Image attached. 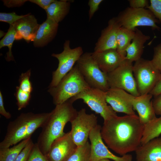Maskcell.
Returning a JSON list of instances; mask_svg holds the SVG:
<instances>
[{"instance_id": "8d00e7d4", "label": "cell", "mask_w": 161, "mask_h": 161, "mask_svg": "<svg viewBox=\"0 0 161 161\" xmlns=\"http://www.w3.org/2000/svg\"><path fill=\"white\" fill-rule=\"evenodd\" d=\"M154 97L152 102L154 112L156 115L161 116V94Z\"/></svg>"}, {"instance_id": "8fae6325", "label": "cell", "mask_w": 161, "mask_h": 161, "mask_svg": "<svg viewBox=\"0 0 161 161\" xmlns=\"http://www.w3.org/2000/svg\"><path fill=\"white\" fill-rule=\"evenodd\" d=\"M70 123L71 137L77 147H79L88 141L91 131L98 125L97 117L93 114H87L86 109L82 108Z\"/></svg>"}, {"instance_id": "44dd1931", "label": "cell", "mask_w": 161, "mask_h": 161, "mask_svg": "<svg viewBox=\"0 0 161 161\" xmlns=\"http://www.w3.org/2000/svg\"><path fill=\"white\" fill-rule=\"evenodd\" d=\"M150 38L137 28L135 29V33L132 40L126 51L125 60L132 63L140 58L143 52L144 44Z\"/></svg>"}, {"instance_id": "2e32d148", "label": "cell", "mask_w": 161, "mask_h": 161, "mask_svg": "<svg viewBox=\"0 0 161 161\" xmlns=\"http://www.w3.org/2000/svg\"><path fill=\"white\" fill-rule=\"evenodd\" d=\"M12 25L16 32V40L23 39L29 43L33 41L40 24L35 16L29 13Z\"/></svg>"}, {"instance_id": "b9f144b4", "label": "cell", "mask_w": 161, "mask_h": 161, "mask_svg": "<svg viewBox=\"0 0 161 161\" xmlns=\"http://www.w3.org/2000/svg\"><path fill=\"white\" fill-rule=\"evenodd\" d=\"M6 33L4 32L3 31L0 30V37L1 38L3 36H4Z\"/></svg>"}, {"instance_id": "7bdbcfd3", "label": "cell", "mask_w": 161, "mask_h": 161, "mask_svg": "<svg viewBox=\"0 0 161 161\" xmlns=\"http://www.w3.org/2000/svg\"><path fill=\"white\" fill-rule=\"evenodd\" d=\"M98 161H111L108 159H103L99 160Z\"/></svg>"}, {"instance_id": "60d3db41", "label": "cell", "mask_w": 161, "mask_h": 161, "mask_svg": "<svg viewBox=\"0 0 161 161\" xmlns=\"http://www.w3.org/2000/svg\"><path fill=\"white\" fill-rule=\"evenodd\" d=\"M149 94L154 97L161 94V76L154 87Z\"/></svg>"}, {"instance_id": "ab89813d", "label": "cell", "mask_w": 161, "mask_h": 161, "mask_svg": "<svg viewBox=\"0 0 161 161\" xmlns=\"http://www.w3.org/2000/svg\"><path fill=\"white\" fill-rule=\"evenodd\" d=\"M0 114L7 119H9L11 117V114L5 109L3 97L1 91L0 92Z\"/></svg>"}, {"instance_id": "f1b7e54d", "label": "cell", "mask_w": 161, "mask_h": 161, "mask_svg": "<svg viewBox=\"0 0 161 161\" xmlns=\"http://www.w3.org/2000/svg\"><path fill=\"white\" fill-rule=\"evenodd\" d=\"M31 70L22 73L19 79V87L23 91L31 94L33 90L32 83L30 80Z\"/></svg>"}, {"instance_id": "cb8c5ba5", "label": "cell", "mask_w": 161, "mask_h": 161, "mask_svg": "<svg viewBox=\"0 0 161 161\" xmlns=\"http://www.w3.org/2000/svg\"><path fill=\"white\" fill-rule=\"evenodd\" d=\"M161 134V116L144 126L140 145L158 137Z\"/></svg>"}, {"instance_id": "f546056e", "label": "cell", "mask_w": 161, "mask_h": 161, "mask_svg": "<svg viewBox=\"0 0 161 161\" xmlns=\"http://www.w3.org/2000/svg\"><path fill=\"white\" fill-rule=\"evenodd\" d=\"M27 161H49L39 149L37 143H34Z\"/></svg>"}, {"instance_id": "9c48e42d", "label": "cell", "mask_w": 161, "mask_h": 161, "mask_svg": "<svg viewBox=\"0 0 161 161\" xmlns=\"http://www.w3.org/2000/svg\"><path fill=\"white\" fill-rule=\"evenodd\" d=\"M69 40H66L64 44V50L59 54L53 53L52 56L58 60L57 69L52 72V79L49 88L56 86L62 78L73 67L80 56L83 53L80 46L74 48L70 47Z\"/></svg>"}, {"instance_id": "d4e9b609", "label": "cell", "mask_w": 161, "mask_h": 161, "mask_svg": "<svg viewBox=\"0 0 161 161\" xmlns=\"http://www.w3.org/2000/svg\"><path fill=\"white\" fill-rule=\"evenodd\" d=\"M30 139L23 140L12 147L0 148V161H15Z\"/></svg>"}, {"instance_id": "4dcf8cb0", "label": "cell", "mask_w": 161, "mask_h": 161, "mask_svg": "<svg viewBox=\"0 0 161 161\" xmlns=\"http://www.w3.org/2000/svg\"><path fill=\"white\" fill-rule=\"evenodd\" d=\"M26 16L18 15L15 12L10 13H0V21L7 23L12 25L18 20Z\"/></svg>"}, {"instance_id": "7a4b0ae2", "label": "cell", "mask_w": 161, "mask_h": 161, "mask_svg": "<svg viewBox=\"0 0 161 161\" xmlns=\"http://www.w3.org/2000/svg\"><path fill=\"white\" fill-rule=\"evenodd\" d=\"M70 99L56 105L50 112L41 127L42 130L36 143L45 155L48 153L50 146L56 139L63 136L64 127L76 117L78 111Z\"/></svg>"}, {"instance_id": "277c9868", "label": "cell", "mask_w": 161, "mask_h": 161, "mask_svg": "<svg viewBox=\"0 0 161 161\" xmlns=\"http://www.w3.org/2000/svg\"><path fill=\"white\" fill-rule=\"evenodd\" d=\"M90 87L76 64L56 86L49 88L48 91L56 105L63 103Z\"/></svg>"}, {"instance_id": "9a60e30c", "label": "cell", "mask_w": 161, "mask_h": 161, "mask_svg": "<svg viewBox=\"0 0 161 161\" xmlns=\"http://www.w3.org/2000/svg\"><path fill=\"white\" fill-rule=\"evenodd\" d=\"M92 56L100 70L104 73H109L119 66L125 59L116 49H111L92 53Z\"/></svg>"}, {"instance_id": "ba28073f", "label": "cell", "mask_w": 161, "mask_h": 161, "mask_svg": "<svg viewBox=\"0 0 161 161\" xmlns=\"http://www.w3.org/2000/svg\"><path fill=\"white\" fill-rule=\"evenodd\" d=\"M69 99L73 103L77 100H82L92 111L99 114L104 121L117 115L111 106L107 104L106 92L100 89L90 87Z\"/></svg>"}, {"instance_id": "8992f818", "label": "cell", "mask_w": 161, "mask_h": 161, "mask_svg": "<svg viewBox=\"0 0 161 161\" xmlns=\"http://www.w3.org/2000/svg\"><path fill=\"white\" fill-rule=\"evenodd\" d=\"M116 19L121 27L135 30L139 26L151 27L160 30L157 23L159 22L153 14L146 8L128 7L120 13Z\"/></svg>"}, {"instance_id": "484cf974", "label": "cell", "mask_w": 161, "mask_h": 161, "mask_svg": "<svg viewBox=\"0 0 161 161\" xmlns=\"http://www.w3.org/2000/svg\"><path fill=\"white\" fill-rule=\"evenodd\" d=\"M16 32L14 26L10 25L7 32L0 41V48L4 47H7L8 51L7 53V56L5 58L8 61H14L12 52V48L13 43L15 39Z\"/></svg>"}, {"instance_id": "f35d334b", "label": "cell", "mask_w": 161, "mask_h": 161, "mask_svg": "<svg viewBox=\"0 0 161 161\" xmlns=\"http://www.w3.org/2000/svg\"><path fill=\"white\" fill-rule=\"evenodd\" d=\"M55 0H30L29 1L35 4L45 10Z\"/></svg>"}, {"instance_id": "603a6c76", "label": "cell", "mask_w": 161, "mask_h": 161, "mask_svg": "<svg viewBox=\"0 0 161 161\" xmlns=\"http://www.w3.org/2000/svg\"><path fill=\"white\" fill-rule=\"evenodd\" d=\"M135 33L134 30L120 27L117 36L116 50L119 54L125 59L126 50L131 43Z\"/></svg>"}, {"instance_id": "5bb4252c", "label": "cell", "mask_w": 161, "mask_h": 161, "mask_svg": "<svg viewBox=\"0 0 161 161\" xmlns=\"http://www.w3.org/2000/svg\"><path fill=\"white\" fill-rule=\"evenodd\" d=\"M135 96L124 90L110 88L106 92V102L115 112L134 115L132 102Z\"/></svg>"}, {"instance_id": "d590c367", "label": "cell", "mask_w": 161, "mask_h": 161, "mask_svg": "<svg viewBox=\"0 0 161 161\" xmlns=\"http://www.w3.org/2000/svg\"><path fill=\"white\" fill-rule=\"evenodd\" d=\"M130 7L135 8H146L149 6L147 0H129Z\"/></svg>"}, {"instance_id": "52a82bcc", "label": "cell", "mask_w": 161, "mask_h": 161, "mask_svg": "<svg viewBox=\"0 0 161 161\" xmlns=\"http://www.w3.org/2000/svg\"><path fill=\"white\" fill-rule=\"evenodd\" d=\"M134 76L140 95L149 94L161 76L151 60L143 58L135 62L133 66Z\"/></svg>"}, {"instance_id": "d6986e66", "label": "cell", "mask_w": 161, "mask_h": 161, "mask_svg": "<svg viewBox=\"0 0 161 161\" xmlns=\"http://www.w3.org/2000/svg\"><path fill=\"white\" fill-rule=\"evenodd\" d=\"M135 151L137 161H161V137L140 145Z\"/></svg>"}, {"instance_id": "30bf717a", "label": "cell", "mask_w": 161, "mask_h": 161, "mask_svg": "<svg viewBox=\"0 0 161 161\" xmlns=\"http://www.w3.org/2000/svg\"><path fill=\"white\" fill-rule=\"evenodd\" d=\"M132 63L125 60L118 67L107 74L110 88L125 90L135 97L140 95L134 76Z\"/></svg>"}, {"instance_id": "ac0fdd59", "label": "cell", "mask_w": 161, "mask_h": 161, "mask_svg": "<svg viewBox=\"0 0 161 161\" xmlns=\"http://www.w3.org/2000/svg\"><path fill=\"white\" fill-rule=\"evenodd\" d=\"M153 96L150 94L135 97L132 102L134 110L138 114L140 123L144 126L157 117L153 106Z\"/></svg>"}, {"instance_id": "1f68e13d", "label": "cell", "mask_w": 161, "mask_h": 161, "mask_svg": "<svg viewBox=\"0 0 161 161\" xmlns=\"http://www.w3.org/2000/svg\"><path fill=\"white\" fill-rule=\"evenodd\" d=\"M147 9L150 10L161 24V0H150Z\"/></svg>"}, {"instance_id": "5b68a950", "label": "cell", "mask_w": 161, "mask_h": 161, "mask_svg": "<svg viewBox=\"0 0 161 161\" xmlns=\"http://www.w3.org/2000/svg\"><path fill=\"white\" fill-rule=\"evenodd\" d=\"M90 87L106 92L109 89L107 74L102 71L93 58L92 53H83L76 64Z\"/></svg>"}, {"instance_id": "836d02e7", "label": "cell", "mask_w": 161, "mask_h": 161, "mask_svg": "<svg viewBox=\"0 0 161 161\" xmlns=\"http://www.w3.org/2000/svg\"><path fill=\"white\" fill-rule=\"evenodd\" d=\"M154 53L151 60L155 67L161 73V43L154 48Z\"/></svg>"}, {"instance_id": "d6a6232c", "label": "cell", "mask_w": 161, "mask_h": 161, "mask_svg": "<svg viewBox=\"0 0 161 161\" xmlns=\"http://www.w3.org/2000/svg\"><path fill=\"white\" fill-rule=\"evenodd\" d=\"M34 143L30 139L15 161H27Z\"/></svg>"}, {"instance_id": "e575fe53", "label": "cell", "mask_w": 161, "mask_h": 161, "mask_svg": "<svg viewBox=\"0 0 161 161\" xmlns=\"http://www.w3.org/2000/svg\"><path fill=\"white\" fill-rule=\"evenodd\" d=\"M103 0H89L88 3L89 7V20L92 18L95 13L97 10L99 5Z\"/></svg>"}, {"instance_id": "83f0119b", "label": "cell", "mask_w": 161, "mask_h": 161, "mask_svg": "<svg viewBox=\"0 0 161 161\" xmlns=\"http://www.w3.org/2000/svg\"><path fill=\"white\" fill-rule=\"evenodd\" d=\"M17 100V105L18 110L25 108L29 104L31 98V94L22 90L18 86L16 87L14 94Z\"/></svg>"}, {"instance_id": "7c38bea8", "label": "cell", "mask_w": 161, "mask_h": 161, "mask_svg": "<svg viewBox=\"0 0 161 161\" xmlns=\"http://www.w3.org/2000/svg\"><path fill=\"white\" fill-rule=\"evenodd\" d=\"M101 126L97 125L91 131L89 136L90 142V155L89 161H98L108 159L114 161H132L131 155L126 154L120 157L112 153L105 145L101 137Z\"/></svg>"}, {"instance_id": "74e56055", "label": "cell", "mask_w": 161, "mask_h": 161, "mask_svg": "<svg viewBox=\"0 0 161 161\" xmlns=\"http://www.w3.org/2000/svg\"><path fill=\"white\" fill-rule=\"evenodd\" d=\"M4 5L8 7H19L28 0H3Z\"/></svg>"}, {"instance_id": "7402d4cb", "label": "cell", "mask_w": 161, "mask_h": 161, "mask_svg": "<svg viewBox=\"0 0 161 161\" xmlns=\"http://www.w3.org/2000/svg\"><path fill=\"white\" fill-rule=\"evenodd\" d=\"M70 3L66 0H55L45 10L47 18H50L58 24L68 13Z\"/></svg>"}, {"instance_id": "6da1fadb", "label": "cell", "mask_w": 161, "mask_h": 161, "mask_svg": "<svg viewBox=\"0 0 161 161\" xmlns=\"http://www.w3.org/2000/svg\"><path fill=\"white\" fill-rule=\"evenodd\" d=\"M144 127L136 114L117 115L104 121L101 134L108 147L122 156L140 145Z\"/></svg>"}, {"instance_id": "4316f807", "label": "cell", "mask_w": 161, "mask_h": 161, "mask_svg": "<svg viewBox=\"0 0 161 161\" xmlns=\"http://www.w3.org/2000/svg\"><path fill=\"white\" fill-rule=\"evenodd\" d=\"M91 145L88 141L83 145L78 147L67 161H89Z\"/></svg>"}, {"instance_id": "e0dca14e", "label": "cell", "mask_w": 161, "mask_h": 161, "mask_svg": "<svg viewBox=\"0 0 161 161\" xmlns=\"http://www.w3.org/2000/svg\"><path fill=\"white\" fill-rule=\"evenodd\" d=\"M121 27L116 18L109 20L107 26L103 29L95 44V52H101L117 48V36Z\"/></svg>"}, {"instance_id": "3957f363", "label": "cell", "mask_w": 161, "mask_h": 161, "mask_svg": "<svg viewBox=\"0 0 161 161\" xmlns=\"http://www.w3.org/2000/svg\"><path fill=\"white\" fill-rule=\"evenodd\" d=\"M49 114V112L21 114L9 123L6 134L0 143V148L10 147L23 140L31 138L34 132L42 127Z\"/></svg>"}, {"instance_id": "ffe728a7", "label": "cell", "mask_w": 161, "mask_h": 161, "mask_svg": "<svg viewBox=\"0 0 161 161\" xmlns=\"http://www.w3.org/2000/svg\"><path fill=\"white\" fill-rule=\"evenodd\" d=\"M58 24L50 18H47L40 25L33 41L35 47H43L51 42L56 36Z\"/></svg>"}, {"instance_id": "4fadbf2b", "label": "cell", "mask_w": 161, "mask_h": 161, "mask_svg": "<svg viewBox=\"0 0 161 161\" xmlns=\"http://www.w3.org/2000/svg\"><path fill=\"white\" fill-rule=\"evenodd\" d=\"M77 147L69 131L53 142L45 156L49 161H67Z\"/></svg>"}]
</instances>
